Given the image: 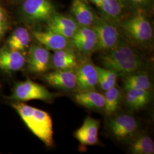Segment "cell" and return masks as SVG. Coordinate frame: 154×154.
<instances>
[{
    "label": "cell",
    "mask_w": 154,
    "mask_h": 154,
    "mask_svg": "<svg viewBox=\"0 0 154 154\" xmlns=\"http://www.w3.org/2000/svg\"><path fill=\"white\" fill-rule=\"evenodd\" d=\"M90 1L93 2L96 5L98 6L99 8H100L102 0H90Z\"/></svg>",
    "instance_id": "27"
},
{
    "label": "cell",
    "mask_w": 154,
    "mask_h": 154,
    "mask_svg": "<svg viewBox=\"0 0 154 154\" xmlns=\"http://www.w3.org/2000/svg\"><path fill=\"white\" fill-rule=\"evenodd\" d=\"M126 104L132 110H139L148 105L152 98V90L130 89L126 90Z\"/></svg>",
    "instance_id": "17"
},
{
    "label": "cell",
    "mask_w": 154,
    "mask_h": 154,
    "mask_svg": "<svg viewBox=\"0 0 154 154\" xmlns=\"http://www.w3.org/2000/svg\"><path fill=\"white\" fill-rule=\"evenodd\" d=\"M129 149L134 154H153L154 141L147 134L135 135L130 140Z\"/></svg>",
    "instance_id": "21"
},
{
    "label": "cell",
    "mask_w": 154,
    "mask_h": 154,
    "mask_svg": "<svg viewBox=\"0 0 154 154\" xmlns=\"http://www.w3.org/2000/svg\"><path fill=\"white\" fill-rule=\"evenodd\" d=\"M78 64L77 55L74 51L67 48L56 50L51 57V65L55 69L74 70Z\"/></svg>",
    "instance_id": "16"
},
{
    "label": "cell",
    "mask_w": 154,
    "mask_h": 154,
    "mask_svg": "<svg viewBox=\"0 0 154 154\" xmlns=\"http://www.w3.org/2000/svg\"><path fill=\"white\" fill-rule=\"evenodd\" d=\"M30 41L28 30L25 28H18L12 33L8 41V45L9 49L21 52L27 48Z\"/></svg>",
    "instance_id": "22"
},
{
    "label": "cell",
    "mask_w": 154,
    "mask_h": 154,
    "mask_svg": "<svg viewBox=\"0 0 154 154\" xmlns=\"http://www.w3.org/2000/svg\"><path fill=\"white\" fill-rule=\"evenodd\" d=\"M12 106L29 129L47 147H53V122L49 114L22 102H17Z\"/></svg>",
    "instance_id": "2"
},
{
    "label": "cell",
    "mask_w": 154,
    "mask_h": 154,
    "mask_svg": "<svg viewBox=\"0 0 154 154\" xmlns=\"http://www.w3.org/2000/svg\"><path fill=\"white\" fill-rule=\"evenodd\" d=\"M100 8L107 16L113 20L117 19L121 13L118 0H102Z\"/></svg>",
    "instance_id": "25"
},
{
    "label": "cell",
    "mask_w": 154,
    "mask_h": 154,
    "mask_svg": "<svg viewBox=\"0 0 154 154\" xmlns=\"http://www.w3.org/2000/svg\"><path fill=\"white\" fill-rule=\"evenodd\" d=\"M108 126L111 134L116 139L127 141L137 134L139 124L133 116L123 114L111 119Z\"/></svg>",
    "instance_id": "6"
},
{
    "label": "cell",
    "mask_w": 154,
    "mask_h": 154,
    "mask_svg": "<svg viewBox=\"0 0 154 154\" xmlns=\"http://www.w3.org/2000/svg\"><path fill=\"white\" fill-rule=\"evenodd\" d=\"M123 88L130 89L152 90V83L146 72L138 71L125 75L123 79Z\"/></svg>",
    "instance_id": "19"
},
{
    "label": "cell",
    "mask_w": 154,
    "mask_h": 154,
    "mask_svg": "<svg viewBox=\"0 0 154 154\" xmlns=\"http://www.w3.org/2000/svg\"><path fill=\"white\" fill-rule=\"evenodd\" d=\"M32 33L34 38L47 49L56 51L67 48L68 39L59 34L49 30L46 32L34 31Z\"/></svg>",
    "instance_id": "15"
},
{
    "label": "cell",
    "mask_w": 154,
    "mask_h": 154,
    "mask_svg": "<svg viewBox=\"0 0 154 154\" xmlns=\"http://www.w3.org/2000/svg\"><path fill=\"white\" fill-rule=\"evenodd\" d=\"M105 110L106 114L110 116L117 111L122 98V92L116 86L105 91Z\"/></svg>",
    "instance_id": "23"
},
{
    "label": "cell",
    "mask_w": 154,
    "mask_h": 154,
    "mask_svg": "<svg viewBox=\"0 0 154 154\" xmlns=\"http://www.w3.org/2000/svg\"><path fill=\"white\" fill-rule=\"evenodd\" d=\"M71 11L77 23L81 26H90L93 24L95 18L93 12L82 1L73 0Z\"/></svg>",
    "instance_id": "20"
},
{
    "label": "cell",
    "mask_w": 154,
    "mask_h": 154,
    "mask_svg": "<svg viewBox=\"0 0 154 154\" xmlns=\"http://www.w3.org/2000/svg\"><path fill=\"white\" fill-rule=\"evenodd\" d=\"M98 73V84L103 91L114 87L116 85L118 74L106 68L95 66Z\"/></svg>",
    "instance_id": "24"
},
{
    "label": "cell",
    "mask_w": 154,
    "mask_h": 154,
    "mask_svg": "<svg viewBox=\"0 0 154 154\" xmlns=\"http://www.w3.org/2000/svg\"><path fill=\"white\" fill-rule=\"evenodd\" d=\"M99 121L88 116L82 126L74 133V137L83 145H94L98 142Z\"/></svg>",
    "instance_id": "13"
},
{
    "label": "cell",
    "mask_w": 154,
    "mask_h": 154,
    "mask_svg": "<svg viewBox=\"0 0 154 154\" xmlns=\"http://www.w3.org/2000/svg\"><path fill=\"white\" fill-rule=\"evenodd\" d=\"M51 57L47 49L38 45H33L29 51V67L33 72H43L51 65Z\"/></svg>",
    "instance_id": "11"
},
{
    "label": "cell",
    "mask_w": 154,
    "mask_h": 154,
    "mask_svg": "<svg viewBox=\"0 0 154 154\" xmlns=\"http://www.w3.org/2000/svg\"><path fill=\"white\" fill-rule=\"evenodd\" d=\"M26 59L20 51L4 48L0 49V69L6 72H16L24 66Z\"/></svg>",
    "instance_id": "14"
},
{
    "label": "cell",
    "mask_w": 154,
    "mask_h": 154,
    "mask_svg": "<svg viewBox=\"0 0 154 154\" xmlns=\"http://www.w3.org/2000/svg\"><path fill=\"white\" fill-rule=\"evenodd\" d=\"M75 101L79 105L88 109L99 110L104 108V95L95 90L79 91L74 95Z\"/></svg>",
    "instance_id": "18"
},
{
    "label": "cell",
    "mask_w": 154,
    "mask_h": 154,
    "mask_svg": "<svg viewBox=\"0 0 154 154\" xmlns=\"http://www.w3.org/2000/svg\"><path fill=\"white\" fill-rule=\"evenodd\" d=\"M132 2L136 4H143L147 2L149 0H131Z\"/></svg>",
    "instance_id": "28"
},
{
    "label": "cell",
    "mask_w": 154,
    "mask_h": 154,
    "mask_svg": "<svg viewBox=\"0 0 154 154\" xmlns=\"http://www.w3.org/2000/svg\"><path fill=\"white\" fill-rule=\"evenodd\" d=\"M97 37V49L107 51L119 43V34L117 29L102 18H95L92 25Z\"/></svg>",
    "instance_id": "5"
},
{
    "label": "cell",
    "mask_w": 154,
    "mask_h": 154,
    "mask_svg": "<svg viewBox=\"0 0 154 154\" xmlns=\"http://www.w3.org/2000/svg\"><path fill=\"white\" fill-rule=\"evenodd\" d=\"M22 11L26 18L33 22L48 21L54 14V6L49 0H25Z\"/></svg>",
    "instance_id": "7"
},
{
    "label": "cell",
    "mask_w": 154,
    "mask_h": 154,
    "mask_svg": "<svg viewBox=\"0 0 154 154\" xmlns=\"http://www.w3.org/2000/svg\"><path fill=\"white\" fill-rule=\"evenodd\" d=\"M9 25L5 11L0 5V39L5 34Z\"/></svg>",
    "instance_id": "26"
},
{
    "label": "cell",
    "mask_w": 154,
    "mask_h": 154,
    "mask_svg": "<svg viewBox=\"0 0 154 154\" xmlns=\"http://www.w3.org/2000/svg\"><path fill=\"white\" fill-rule=\"evenodd\" d=\"M72 43L77 49L85 54L97 50V37L93 28L81 26L72 37Z\"/></svg>",
    "instance_id": "9"
},
{
    "label": "cell",
    "mask_w": 154,
    "mask_h": 154,
    "mask_svg": "<svg viewBox=\"0 0 154 154\" xmlns=\"http://www.w3.org/2000/svg\"><path fill=\"white\" fill-rule=\"evenodd\" d=\"M45 79L51 86L64 91L77 88L75 73L73 70L56 69L45 75Z\"/></svg>",
    "instance_id": "10"
},
{
    "label": "cell",
    "mask_w": 154,
    "mask_h": 154,
    "mask_svg": "<svg viewBox=\"0 0 154 154\" xmlns=\"http://www.w3.org/2000/svg\"><path fill=\"white\" fill-rule=\"evenodd\" d=\"M75 70L79 91L95 90L98 85V73L93 63L88 60H85Z\"/></svg>",
    "instance_id": "8"
},
{
    "label": "cell",
    "mask_w": 154,
    "mask_h": 154,
    "mask_svg": "<svg viewBox=\"0 0 154 154\" xmlns=\"http://www.w3.org/2000/svg\"><path fill=\"white\" fill-rule=\"evenodd\" d=\"M101 55L104 68L110 69L118 75L125 76L140 71L144 66L142 58L129 45L119 43Z\"/></svg>",
    "instance_id": "1"
},
{
    "label": "cell",
    "mask_w": 154,
    "mask_h": 154,
    "mask_svg": "<svg viewBox=\"0 0 154 154\" xmlns=\"http://www.w3.org/2000/svg\"><path fill=\"white\" fill-rule=\"evenodd\" d=\"M127 38L139 45H147L153 37V30L149 20L143 15H136L126 20L121 25Z\"/></svg>",
    "instance_id": "3"
},
{
    "label": "cell",
    "mask_w": 154,
    "mask_h": 154,
    "mask_svg": "<svg viewBox=\"0 0 154 154\" xmlns=\"http://www.w3.org/2000/svg\"><path fill=\"white\" fill-rule=\"evenodd\" d=\"M59 95L60 94L51 93L44 86L27 78L25 81L17 84L11 98L20 102L33 99L50 102Z\"/></svg>",
    "instance_id": "4"
},
{
    "label": "cell",
    "mask_w": 154,
    "mask_h": 154,
    "mask_svg": "<svg viewBox=\"0 0 154 154\" xmlns=\"http://www.w3.org/2000/svg\"><path fill=\"white\" fill-rule=\"evenodd\" d=\"M78 28L76 21L65 16L53 14L48 20V30L59 34L66 38H72Z\"/></svg>",
    "instance_id": "12"
}]
</instances>
